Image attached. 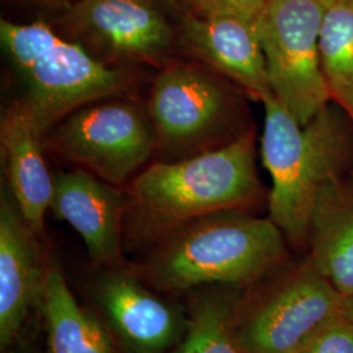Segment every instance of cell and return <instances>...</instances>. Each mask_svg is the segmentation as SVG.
<instances>
[{
    "instance_id": "6da1fadb",
    "label": "cell",
    "mask_w": 353,
    "mask_h": 353,
    "mask_svg": "<svg viewBox=\"0 0 353 353\" xmlns=\"http://www.w3.org/2000/svg\"><path fill=\"white\" fill-rule=\"evenodd\" d=\"M259 191L254 134L178 161H157L126 190L123 229L128 240L157 243L208 214L241 210Z\"/></svg>"
},
{
    "instance_id": "7a4b0ae2",
    "label": "cell",
    "mask_w": 353,
    "mask_h": 353,
    "mask_svg": "<svg viewBox=\"0 0 353 353\" xmlns=\"http://www.w3.org/2000/svg\"><path fill=\"white\" fill-rule=\"evenodd\" d=\"M145 272L168 292L249 284L284 256V233L270 217L240 210L191 221L159 241Z\"/></svg>"
},
{
    "instance_id": "3957f363",
    "label": "cell",
    "mask_w": 353,
    "mask_h": 353,
    "mask_svg": "<svg viewBox=\"0 0 353 353\" xmlns=\"http://www.w3.org/2000/svg\"><path fill=\"white\" fill-rule=\"evenodd\" d=\"M0 41L24 85L23 103L42 140L67 115L123 94L134 80L123 65L102 61L42 21L1 19Z\"/></svg>"
},
{
    "instance_id": "277c9868",
    "label": "cell",
    "mask_w": 353,
    "mask_h": 353,
    "mask_svg": "<svg viewBox=\"0 0 353 353\" xmlns=\"http://www.w3.org/2000/svg\"><path fill=\"white\" fill-rule=\"evenodd\" d=\"M263 105L261 151L272 181L268 217L292 242L303 243L322 192L336 182L344 141L326 109L303 126L275 96Z\"/></svg>"
},
{
    "instance_id": "5b68a950",
    "label": "cell",
    "mask_w": 353,
    "mask_h": 353,
    "mask_svg": "<svg viewBox=\"0 0 353 353\" xmlns=\"http://www.w3.org/2000/svg\"><path fill=\"white\" fill-rule=\"evenodd\" d=\"M220 74L198 63H170L152 84L147 112L160 161H178L227 145L233 101Z\"/></svg>"
},
{
    "instance_id": "8992f818",
    "label": "cell",
    "mask_w": 353,
    "mask_h": 353,
    "mask_svg": "<svg viewBox=\"0 0 353 353\" xmlns=\"http://www.w3.org/2000/svg\"><path fill=\"white\" fill-rule=\"evenodd\" d=\"M42 143L43 148L114 186L127 182L156 152L147 106L118 96L67 115Z\"/></svg>"
},
{
    "instance_id": "52a82bcc",
    "label": "cell",
    "mask_w": 353,
    "mask_h": 353,
    "mask_svg": "<svg viewBox=\"0 0 353 353\" xmlns=\"http://www.w3.org/2000/svg\"><path fill=\"white\" fill-rule=\"evenodd\" d=\"M328 0H267L256 19L274 96L303 126L326 109L319 30Z\"/></svg>"
},
{
    "instance_id": "ba28073f",
    "label": "cell",
    "mask_w": 353,
    "mask_h": 353,
    "mask_svg": "<svg viewBox=\"0 0 353 353\" xmlns=\"http://www.w3.org/2000/svg\"><path fill=\"white\" fill-rule=\"evenodd\" d=\"M63 16L76 42L108 63H173L178 32L154 0H77Z\"/></svg>"
},
{
    "instance_id": "9c48e42d",
    "label": "cell",
    "mask_w": 353,
    "mask_h": 353,
    "mask_svg": "<svg viewBox=\"0 0 353 353\" xmlns=\"http://www.w3.org/2000/svg\"><path fill=\"white\" fill-rule=\"evenodd\" d=\"M343 296L312 265L283 283L240 322L245 353H300L341 314Z\"/></svg>"
},
{
    "instance_id": "30bf717a",
    "label": "cell",
    "mask_w": 353,
    "mask_h": 353,
    "mask_svg": "<svg viewBox=\"0 0 353 353\" xmlns=\"http://www.w3.org/2000/svg\"><path fill=\"white\" fill-rule=\"evenodd\" d=\"M176 32L181 48L198 63L228 77L256 101L274 96L256 20L189 12Z\"/></svg>"
},
{
    "instance_id": "8fae6325",
    "label": "cell",
    "mask_w": 353,
    "mask_h": 353,
    "mask_svg": "<svg viewBox=\"0 0 353 353\" xmlns=\"http://www.w3.org/2000/svg\"><path fill=\"white\" fill-rule=\"evenodd\" d=\"M52 176L51 212L75 229L96 263L119 268L126 191L83 169Z\"/></svg>"
},
{
    "instance_id": "7c38bea8",
    "label": "cell",
    "mask_w": 353,
    "mask_h": 353,
    "mask_svg": "<svg viewBox=\"0 0 353 353\" xmlns=\"http://www.w3.org/2000/svg\"><path fill=\"white\" fill-rule=\"evenodd\" d=\"M97 285V301L117 336L132 353H164L183 336L188 319L132 275L112 268Z\"/></svg>"
},
{
    "instance_id": "4fadbf2b",
    "label": "cell",
    "mask_w": 353,
    "mask_h": 353,
    "mask_svg": "<svg viewBox=\"0 0 353 353\" xmlns=\"http://www.w3.org/2000/svg\"><path fill=\"white\" fill-rule=\"evenodd\" d=\"M38 234L28 225L8 192L0 201V343L7 347L24 325L30 305L39 297L43 268Z\"/></svg>"
},
{
    "instance_id": "5bb4252c",
    "label": "cell",
    "mask_w": 353,
    "mask_h": 353,
    "mask_svg": "<svg viewBox=\"0 0 353 353\" xmlns=\"http://www.w3.org/2000/svg\"><path fill=\"white\" fill-rule=\"evenodd\" d=\"M43 140L23 101L13 102L1 117L0 147L10 194L28 225L43 233L50 210L54 176L43 159Z\"/></svg>"
},
{
    "instance_id": "9a60e30c",
    "label": "cell",
    "mask_w": 353,
    "mask_h": 353,
    "mask_svg": "<svg viewBox=\"0 0 353 353\" xmlns=\"http://www.w3.org/2000/svg\"><path fill=\"white\" fill-rule=\"evenodd\" d=\"M309 237L310 265L343 297L353 294V196L338 182L330 185L316 203Z\"/></svg>"
},
{
    "instance_id": "2e32d148",
    "label": "cell",
    "mask_w": 353,
    "mask_h": 353,
    "mask_svg": "<svg viewBox=\"0 0 353 353\" xmlns=\"http://www.w3.org/2000/svg\"><path fill=\"white\" fill-rule=\"evenodd\" d=\"M48 332V353H112L99 321L76 301L61 267H46L39 294Z\"/></svg>"
},
{
    "instance_id": "e0dca14e",
    "label": "cell",
    "mask_w": 353,
    "mask_h": 353,
    "mask_svg": "<svg viewBox=\"0 0 353 353\" xmlns=\"http://www.w3.org/2000/svg\"><path fill=\"white\" fill-rule=\"evenodd\" d=\"M319 54L331 97L353 117V0H328Z\"/></svg>"
},
{
    "instance_id": "ac0fdd59",
    "label": "cell",
    "mask_w": 353,
    "mask_h": 353,
    "mask_svg": "<svg viewBox=\"0 0 353 353\" xmlns=\"http://www.w3.org/2000/svg\"><path fill=\"white\" fill-rule=\"evenodd\" d=\"M173 353H245L237 335L236 301L224 293L196 300Z\"/></svg>"
},
{
    "instance_id": "d6986e66",
    "label": "cell",
    "mask_w": 353,
    "mask_h": 353,
    "mask_svg": "<svg viewBox=\"0 0 353 353\" xmlns=\"http://www.w3.org/2000/svg\"><path fill=\"white\" fill-rule=\"evenodd\" d=\"M300 353H353V328L343 314L323 328Z\"/></svg>"
},
{
    "instance_id": "ffe728a7",
    "label": "cell",
    "mask_w": 353,
    "mask_h": 353,
    "mask_svg": "<svg viewBox=\"0 0 353 353\" xmlns=\"http://www.w3.org/2000/svg\"><path fill=\"white\" fill-rule=\"evenodd\" d=\"M190 12L201 16L230 14L256 20L267 0H183Z\"/></svg>"
},
{
    "instance_id": "44dd1931",
    "label": "cell",
    "mask_w": 353,
    "mask_h": 353,
    "mask_svg": "<svg viewBox=\"0 0 353 353\" xmlns=\"http://www.w3.org/2000/svg\"><path fill=\"white\" fill-rule=\"evenodd\" d=\"M33 3H36L38 6L46 7L49 10H54V11H61V12H65L70 7H71V0H30Z\"/></svg>"
},
{
    "instance_id": "7402d4cb",
    "label": "cell",
    "mask_w": 353,
    "mask_h": 353,
    "mask_svg": "<svg viewBox=\"0 0 353 353\" xmlns=\"http://www.w3.org/2000/svg\"><path fill=\"white\" fill-rule=\"evenodd\" d=\"M341 314L351 323V326H352L353 328V294L343 297Z\"/></svg>"
},
{
    "instance_id": "603a6c76",
    "label": "cell",
    "mask_w": 353,
    "mask_h": 353,
    "mask_svg": "<svg viewBox=\"0 0 353 353\" xmlns=\"http://www.w3.org/2000/svg\"><path fill=\"white\" fill-rule=\"evenodd\" d=\"M159 1H166V3L173 4V3H176V1H179V0H159Z\"/></svg>"
}]
</instances>
